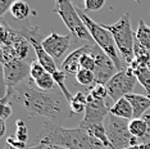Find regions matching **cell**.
I'll return each instance as SVG.
<instances>
[{
    "label": "cell",
    "mask_w": 150,
    "mask_h": 149,
    "mask_svg": "<svg viewBox=\"0 0 150 149\" xmlns=\"http://www.w3.org/2000/svg\"><path fill=\"white\" fill-rule=\"evenodd\" d=\"M1 101H14L30 117H45L55 123L72 114L69 103L62 93L57 89L52 91L39 89L32 79H27L14 89L5 90Z\"/></svg>",
    "instance_id": "obj_1"
},
{
    "label": "cell",
    "mask_w": 150,
    "mask_h": 149,
    "mask_svg": "<svg viewBox=\"0 0 150 149\" xmlns=\"http://www.w3.org/2000/svg\"><path fill=\"white\" fill-rule=\"evenodd\" d=\"M35 145H58L67 149H107L80 126L66 128L52 121L44 122L42 130L36 138Z\"/></svg>",
    "instance_id": "obj_2"
},
{
    "label": "cell",
    "mask_w": 150,
    "mask_h": 149,
    "mask_svg": "<svg viewBox=\"0 0 150 149\" xmlns=\"http://www.w3.org/2000/svg\"><path fill=\"white\" fill-rule=\"evenodd\" d=\"M78 13H80L81 19H82L85 22V25H86L88 32H90V35L94 40V43L107 54L109 58L113 60V63H114V66H115V68H117L118 72L127 68L128 66L123 62V59H122L112 33L109 32L103 25H99V23L95 22L93 18H90L85 12L78 9Z\"/></svg>",
    "instance_id": "obj_3"
},
{
    "label": "cell",
    "mask_w": 150,
    "mask_h": 149,
    "mask_svg": "<svg viewBox=\"0 0 150 149\" xmlns=\"http://www.w3.org/2000/svg\"><path fill=\"white\" fill-rule=\"evenodd\" d=\"M109 32L112 33L117 49L121 54L123 62L129 66L135 58L134 48L136 43L135 33L132 31L131 21H129V13H125L113 25H103Z\"/></svg>",
    "instance_id": "obj_4"
},
{
    "label": "cell",
    "mask_w": 150,
    "mask_h": 149,
    "mask_svg": "<svg viewBox=\"0 0 150 149\" xmlns=\"http://www.w3.org/2000/svg\"><path fill=\"white\" fill-rule=\"evenodd\" d=\"M0 35H1V62L14 58L25 60L28 57L30 48L32 46L18 32V30L12 28L4 21H1Z\"/></svg>",
    "instance_id": "obj_5"
},
{
    "label": "cell",
    "mask_w": 150,
    "mask_h": 149,
    "mask_svg": "<svg viewBox=\"0 0 150 149\" xmlns=\"http://www.w3.org/2000/svg\"><path fill=\"white\" fill-rule=\"evenodd\" d=\"M59 14V17L62 18V21L64 22V25L67 26L68 31L72 35V37L77 41H93L90 32H88L85 22L81 19L78 9L74 6L71 1H57L54 11Z\"/></svg>",
    "instance_id": "obj_6"
},
{
    "label": "cell",
    "mask_w": 150,
    "mask_h": 149,
    "mask_svg": "<svg viewBox=\"0 0 150 149\" xmlns=\"http://www.w3.org/2000/svg\"><path fill=\"white\" fill-rule=\"evenodd\" d=\"M129 121L115 117L109 113L107 118V135L110 141L112 149H126L132 145L134 136L129 133Z\"/></svg>",
    "instance_id": "obj_7"
},
{
    "label": "cell",
    "mask_w": 150,
    "mask_h": 149,
    "mask_svg": "<svg viewBox=\"0 0 150 149\" xmlns=\"http://www.w3.org/2000/svg\"><path fill=\"white\" fill-rule=\"evenodd\" d=\"M18 32L25 37L27 41L30 43V45L32 46L33 52L36 54V60L39 62L44 68L46 70V72L49 73H55L58 68H57V64L54 62V59L49 55L45 49L42 48V37H41V32L37 27H22L21 30H18Z\"/></svg>",
    "instance_id": "obj_8"
},
{
    "label": "cell",
    "mask_w": 150,
    "mask_h": 149,
    "mask_svg": "<svg viewBox=\"0 0 150 149\" xmlns=\"http://www.w3.org/2000/svg\"><path fill=\"white\" fill-rule=\"evenodd\" d=\"M136 81H137V79L135 77V74L131 72V70L128 67L123 71H119L105 85L108 90V96L114 103L119 99H122V98H126L129 94H132Z\"/></svg>",
    "instance_id": "obj_9"
},
{
    "label": "cell",
    "mask_w": 150,
    "mask_h": 149,
    "mask_svg": "<svg viewBox=\"0 0 150 149\" xmlns=\"http://www.w3.org/2000/svg\"><path fill=\"white\" fill-rule=\"evenodd\" d=\"M31 64L23 59H9L3 62V85L5 90L14 89L16 86L25 82L27 77H30Z\"/></svg>",
    "instance_id": "obj_10"
},
{
    "label": "cell",
    "mask_w": 150,
    "mask_h": 149,
    "mask_svg": "<svg viewBox=\"0 0 150 149\" xmlns=\"http://www.w3.org/2000/svg\"><path fill=\"white\" fill-rule=\"evenodd\" d=\"M94 59H95V84H100V85H107L109 80L118 72L115 68L113 60L101 50L96 44L93 45L91 50Z\"/></svg>",
    "instance_id": "obj_11"
},
{
    "label": "cell",
    "mask_w": 150,
    "mask_h": 149,
    "mask_svg": "<svg viewBox=\"0 0 150 149\" xmlns=\"http://www.w3.org/2000/svg\"><path fill=\"white\" fill-rule=\"evenodd\" d=\"M109 116V107L104 100L94 99L90 94H87V106L85 111V116L80 122V127H86L91 125H101L105 118Z\"/></svg>",
    "instance_id": "obj_12"
},
{
    "label": "cell",
    "mask_w": 150,
    "mask_h": 149,
    "mask_svg": "<svg viewBox=\"0 0 150 149\" xmlns=\"http://www.w3.org/2000/svg\"><path fill=\"white\" fill-rule=\"evenodd\" d=\"M72 35H58L57 32H52L47 37L42 40V48L53 59H60L64 53L69 49Z\"/></svg>",
    "instance_id": "obj_13"
},
{
    "label": "cell",
    "mask_w": 150,
    "mask_h": 149,
    "mask_svg": "<svg viewBox=\"0 0 150 149\" xmlns=\"http://www.w3.org/2000/svg\"><path fill=\"white\" fill-rule=\"evenodd\" d=\"M93 45L94 44H86V45H82L78 49L71 52V54H68L67 58L62 62L60 70L66 74H71V76L76 77V74L80 72V70H81V58H82L85 54L91 53Z\"/></svg>",
    "instance_id": "obj_14"
},
{
    "label": "cell",
    "mask_w": 150,
    "mask_h": 149,
    "mask_svg": "<svg viewBox=\"0 0 150 149\" xmlns=\"http://www.w3.org/2000/svg\"><path fill=\"white\" fill-rule=\"evenodd\" d=\"M131 103L134 109V118H142L145 116V112L150 109V98L148 95H140V94H129L126 96Z\"/></svg>",
    "instance_id": "obj_15"
},
{
    "label": "cell",
    "mask_w": 150,
    "mask_h": 149,
    "mask_svg": "<svg viewBox=\"0 0 150 149\" xmlns=\"http://www.w3.org/2000/svg\"><path fill=\"white\" fill-rule=\"evenodd\" d=\"M109 113L127 121H131L134 118V109H132V106L127 100V98H122L118 101L113 103V106L109 108Z\"/></svg>",
    "instance_id": "obj_16"
},
{
    "label": "cell",
    "mask_w": 150,
    "mask_h": 149,
    "mask_svg": "<svg viewBox=\"0 0 150 149\" xmlns=\"http://www.w3.org/2000/svg\"><path fill=\"white\" fill-rule=\"evenodd\" d=\"M9 13L14 19L23 21V19L28 18L31 14V8H30L28 3L23 1V0H16V1H13Z\"/></svg>",
    "instance_id": "obj_17"
},
{
    "label": "cell",
    "mask_w": 150,
    "mask_h": 149,
    "mask_svg": "<svg viewBox=\"0 0 150 149\" xmlns=\"http://www.w3.org/2000/svg\"><path fill=\"white\" fill-rule=\"evenodd\" d=\"M129 133L134 136L136 140H140L145 136L146 130H148V125H146V121L144 118H132L129 121Z\"/></svg>",
    "instance_id": "obj_18"
},
{
    "label": "cell",
    "mask_w": 150,
    "mask_h": 149,
    "mask_svg": "<svg viewBox=\"0 0 150 149\" xmlns=\"http://www.w3.org/2000/svg\"><path fill=\"white\" fill-rule=\"evenodd\" d=\"M136 41L142 45L145 49L150 50V27L144 21L139 22V27L135 32Z\"/></svg>",
    "instance_id": "obj_19"
},
{
    "label": "cell",
    "mask_w": 150,
    "mask_h": 149,
    "mask_svg": "<svg viewBox=\"0 0 150 149\" xmlns=\"http://www.w3.org/2000/svg\"><path fill=\"white\" fill-rule=\"evenodd\" d=\"M86 106H87V94L82 93V91L76 93V95H73L72 101L69 103V108L73 114L85 113Z\"/></svg>",
    "instance_id": "obj_20"
},
{
    "label": "cell",
    "mask_w": 150,
    "mask_h": 149,
    "mask_svg": "<svg viewBox=\"0 0 150 149\" xmlns=\"http://www.w3.org/2000/svg\"><path fill=\"white\" fill-rule=\"evenodd\" d=\"M132 73L135 74V77L137 79V82H140V85L144 87L148 96L150 98V71L148 66L141 67V68L134 71Z\"/></svg>",
    "instance_id": "obj_21"
},
{
    "label": "cell",
    "mask_w": 150,
    "mask_h": 149,
    "mask_svg": "<svg viewBox=\"0 0 150 149\" xmlns=\"http://www.w3.org/2000/svg\"><path fill=\"white\" fill-rule=\"evenodd\" d=\"M66 76H67V74L64 73L62 70H58L55 73H53V79H54V81H55L57 86L60 89V91H62V94L64 95V98L67 99L68 103H71L72 99H73V96H72V94L68 91V89L66 87V84H64V81H66Z\"/></svg>",
    "instance_id": "obj_22"
},
{
    "label": "cell",
    "mask_w": 150,
    "mask_h": 149,
    "mask_svg": "<svg viewBox=\"0 0 150 149\" xmlns=\"http://www.w3.org/2000/svg\"><path fill=\"white\" fill-rule=\"evenodd\" d=\"M36 86L41 90H45V91H52L54 89H57V84L53 79V74L49 73V72H45L42 74L40 79H37L35 81Z\"/></svg>",
    "instance_id": "obj_23"
},
{
    "label": "cell",
    "mask_w": 150,
    "mask_h": 149,
    "mask_svg": "<svg viewBox=\"0 0 150 149\" xmlns=\"http://www.w3.org/2000/svg\"><path fill=\"white\" fill-rule=\"evenodd\" d=\"M76 80L80 85L83 86H90V85H95V74L91 71L87 70H80V72L76 74Z\"/></svg>",
    "instance_id": "obj_24"
},
{
    "label": "cell",
    "mask_w": 150,
    "mask_h": 149,
    "mask_svg": "<svg viewBox=\"0 0 150 149\" xmlns=\"http://www.w3.org/2000/svg\"><path fill=\"white\" fill-rule=\"evenodd\" d=\"M94 99L98 100H104L105 96H108V90L105 85H100V84H95L94 86H91L87 91Z\"/></svg>",
    "instance_id": "obj_25"
},
{
    "label": "cell",
    "mask_w": 150,
    "mask_h": 149,
    "mask_svg": "<svg viewBox=\"0 0 150 149\" xmlns=\"http://www.w3.org/2000/svg\"><path fill=\"white\" fill-rule=\"evenodd\" d=\"M17 131H16V138L18 140L26 143L27 139H28V128H27L26 123L22 120H17Z\"/></svg>",
    "instance_id": "obj_26"
},
{
    "label": "cell",
    "mask_w": 150,
    "mask_h": 149,
    "mask_svg": "<svg viewBox=\"0 0 150 149\" xmlns=\"http://www.w3.org/2000/svg\"><path fill=\"white\" fill-rule=\"evenodd\" d=\"M46 72V70L40 64L37 60H33L31 62V70H30V79H32L33 81H36L37 79L42 76L44 73Z\"/></svg>",
    "instance_id": "obj_27"
},
{
    "label": "cell",
    "mask_w": 150,
    "mask_h": 149,
    "mask_svg": "<svg viewBox=\"0 0 150 149\" xmlns=\"http://www.w3.org/2000/svg\"><path fill=\"white\" fill-rule=\"evenodd\" d=\"M83 5H85V11L98 12L105 5V0H85Z\"/></svg>",
    "instance_id": "obj_28"
},
{
    "label": "cell",
    "mask_w": 150,
    "mask_h": 149,
    "mask_svg": "<svg viewBox=\"0 0 150 149\" xmlns=\"http://www.w3.org/2000/svg\"><path fill=\"white\" fill-rule=\"evenodd\" d=\"M81 68L82 70H87L94 72L95 71V59L91 53H87L81 58Z\"/></svg>",
    "instance_id": "obj_29"
},
{
    "label": "cell",
    "mask_w": 150,
    "mask_h": 149,
    "mask_svg": "<svg viewBox=\"0 0 150 149\" xmlns=\"http://www.w3.org/2000/svg\"><path fill=\"white\" fill-rule=\"evenodd\" d=\"M142 118H144V120L146 121V125H148V130H146L145 136L142 138V139H140V140H136V139L134 138L132 145H145V144H149V143H150V114L146 113Z\"/></svg>",
    "instance_id": "obj_30"
},
{
    "label": "cell",
    "mask_w": 150,
    "mask_h": 149,
    "mask_svg": "<svg viewBox=\"0 0 150 149\" xmlns=\"http://www.w3.org/2000/svg\"><path fill=\"white\" fill-rule=\"evenodd\" d=\"M6 145H9L11 148H14V149H28L30 148L27 145V143H23V141L18 140L17 138H13V136H9L6 139Z\"/></svg>",
    "instance_id": "obj_31"
},
{
    "label": "cell",
    "mask_w": 150,
    "mask_h": 149,
    "mask_svg": "<svg viewBox=\"0 0 150 149\" xmlns=\"http://www.w3.org/2000/svg\"><path fill=\"white\" fill-rule=\"evenodd\" d=\"M12 113H13L12 104L11 103H6V101H1V112H0L1 121H5L8 117H11Z\"/></svg>",
    "instance_id": "obj_32"
},
{
    "label": "cell",
    "mask_w": 150,
    "mask_h": 149,
    "mask_svg": "<svg viewBox=\"0 0 150 149\" xmlns=\"http://www.w3.org/2000/svg\"><path fill=\"white\" fill-rule=\"evenodd\" d=\"M13 1L11 0H0V17H3L8 11H11Z\"/></svg>",
    "instance_id": "obj_33"
},
{
    "label": "cell",
    "mask_w": 150,
    "mask_h": 149,
    "mask_svg": "<svg viewBox=\"0 0 150 149\" xmlns=\"http://www.w3.org/2000/svg\"><path fill=\"white\" fill-rule=\"evenodd\" d=\"M0 126H1V130H0V136H4V134H5V121H0Z\"/></svg>",
    "instance_id": "obj_34"
},
{
    "label": "cell",
    "mask_w": 150,
    "mask_h": 149,
    "mask_svg": "<svg viewBox=\"0 0 150 149\" xmlns=\"http://www.w3.org/2000/svg\"><path fill=\"white\" fill-rule=\"evenodd\" d=\"M45 149H67V148L58 147V145H45Z\"/></svg>",
    "instance_id": "obj_35"
},
{
    "label": "cell",
    "mask_w": 150,
    "mask_h": 149,
    "mask_svg": "<svg viewBox=\"0 0 150 149\" xmlns=\"http://www.w3.org/2000/svg\"><path fill=\"white\" fill-rule=\"evenodd\" d=\"M28 149H45V145H41V144H39V145H32V147H30Z\"/></svg>",
    "instance_id": "obj_36"
},
{
    "label": "cell",
    "mask_w": 150,
    "mask_h": 149,
    "mask_svg": "<svg viewBox=\"0 0 150 149\" xmlns=\"http://www.w3.org/2000/svg\"><path fill=\"white\" fill-rule=\"evenodd\" d=\"M126 149H144V145H131Z\"/></svg>",
    "instance_id": "obj_37"
},
{
    "label": "cell",
    "mask_w": 150,
    "mask_h": 149,
    "mask_svg": "<svg viewBox=\"0 0 150 149\" xmlns=\"http://www.w3.org/2000/svg\"><path fill=\"white\" fill-rule=\"evenodd\" d=\"M144 149H150V143L149 144H145L144 145Z\"/></svg>",
    "instance_id": "obj_38"
},
{
    "label": "cell",
    "mask_w": 150,
    "mask_h": 149,
    "mask_svg": "<svg viewBox=\"0 0 150 149\" xmlns=\"http://www.w3.org/2000/svg\"><path fill=\"white\" fill-rule=\"evenodd\" d=\"M5 149H14V148H11V147H9V145H6Z\"/></svg>",
    "instance_id": "obj_39"
},
{
    "label": "cell",
    "mask_w": 150,
    "mask_h": 149,
    "mask_svg": "<svg viewBox=\"0 0 150 149\" xmlns=\"http://www.w3.org/2000/svg\"><path fill=\"white\" fill-rule=\"evenodd\" d=\"M148 68H149V71H150V62H149V64H148Z\"/></svg>",
    "instance_id": "obj_40"
}]
</instances>
